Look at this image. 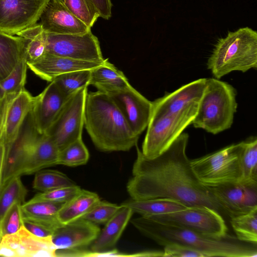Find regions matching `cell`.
Listing matches in <instances>:
<instances>
[{"label": "cell", "instance_id": "obj_1", "mask_svg": "<svg viewBox=\"0 0 257 257\" xmlns=\"http://www.w3.org/2000/svg\"><path fill=\"white\" fill-rule=\"evenodd\" d=\"M189 135L182 133L166 149L153 159L146 158L137 146V157L133 177L126 190L137 200L164 198L178 201L187 207L206 206L224 218H228L208 187L194 174L187 157Z\"/></svg>", "mask_w": 257, "mask_h": 257}, {"label": "cell", "instance_id": "obj_2", "mask_svg": "<svg viewBox=\"0 0 257 257\" xmlns=\"http://www.w3.org/2000/svg\"><path fill=\"white\" fill-rule=\"evenodd\" d=\"M85 127L96 148L102 152L127 151L139 139L111 97L97 90L87 92Z\"/></svg>", "mask_w": 257, "mask_h": 257}, {"label": "cell", "instance_id": "obj_3", "mask_svg": "<svg viewBox=\"0 0 257 257\" xmlns=\"http://www.w3.org/2000/svg\"><path fill=\"white\" fill-rule=\"evenodd\" d=\"M131 223L142 234L160 245L176 243L203 252L207 257H256L257 244L242 241L229 234L221 237L205 236L163 224L141 216Z\"/></svg>", "mask_w": 257, "mask_h": 257}, {"label": "cell", "instance_id": "obj_4", "mask_svg": "<svg viewBox=\"0 0 257 257\" xmlns=\"http://www.w3.org/2000/svg\"><path fill=\"white\" fill-rule=\"evenodd\" d=\"M207 68L220 79L232 71L257 67V32L248 27L228 32L219 39L208 59Z\"/></svg>", "mask_w": 257, "mask_h": 257}, {"label": "cell", "instance_id": "obj_5", "mask_svg": "<svg viewBox=\"0 0 257 257\" xmlns=\"http://www.w3.org/2000/svg\"><path fill=\"white\" fill-rule=\"evenodd\" d=\"M236 94L231 85L215 78H206L192 124L213 135L228 130L233 123L237 107Z\"/></svg>", "mask_w": 257, "mask_h": 257}, {"label": "cell", "instance_id": "obj_6", "mask_svg": "<svg viewBox=\"0 0 257 257\" xmlns=\"http://www.w3.org/2000/svg\"><path fill=\"white\" fill-rule=\"evenodd\" d=\"M243 142L232 144L202 157L190 160L192 169L205 186L240 182Z\"/></svg>", "mask_w": 257, "mask_h": 257}, {"label": "cell", "instance_id": "obj_7", "mask_svg": "<svg viewBox=\"0 0 257 257\" xmlns=\"http://www.w3.org/2000/svg\"><path fill=\"white\" fill-rule=\"evenodd\" d=\"M197 108L179 112L152 110L141 150L148 159H153L167 149L192 122Z\"/></svg>", "mask_w": 257, "mask_h": 257}, {"label": "cell", "instance_id": "obj_8", "mask_svg": "<svg viewBox=\"0 0 257 257\" xmlns=\"http://www.w3.org/2000/svg\"><path fill=\"white\" fill-rule=\"evenodd\" d=\"M146 217L207 236L221 237L227 234L224 218L215 210L206 206L189 207L174 212Z\"/></svg>", "mask_w": 257, "mask_h": 257}, {"label": "cell", "instance_id": "obj_9", "mask_svg": "<svg viewBox=\"0 0 257 257\" xmlns=\"http://www.w3.org/2000/svg\"><path fill=\"white\" fill-rule=\"evenodd\" d=\"M87 87L78 89L68 97L54 121L45 133L55 143L60 151L82 138Z\"/></svg>", "mask_w": 257, "mask_h": 257}, {"label": "cell", "instance_id": "obj_10", "mask_svg": "<svg viewBox=\"0 0 257 257\" xmlns=\"http://www.w3.org/2000/svg\"><path fill=\"white\" fill-rule=\"evenodd\" d=\"M46 53L80 61L105 60L98 39L91 31L83 34L46 33Z\"/></svg>", "mask_w": 257, "mask_h": 257}, {"label": "cell", "instance_id": "obj_11", "mask_svg": "<svg viewBox=\"0 0 257 257\" xmlns=\"http://www.w3.org/2000/svg\"><path fill=\"white\" fill-rule=\"evenodd\" d=\"M40 134L34 123L31 110L16 139L5 148L2 189L12 179L23 175L30 153Z\"/></svg>", "mask_w": 257, "mask_h": 257}, {"label": "cell", "instance_id": "obj_12", "mask_svg": "<svg viewBox=\"0 0 257 257\" xmlns=\"http://www.w3.org/2000/svg\"><path fill=\"white\" fill-rule=\"evenodd\" d=\"M50 0H0V32L17 35L35 25Z\"/></svg>", "mask_w": 257, "mask_h": 257}, {"label": "cell", "instance_id": "obj_13", "mask_svg": "<svg viewBox=\"0 0 257 257\" xmlns=\"http://www.w3.org/2000/svg\"><path fill=\"white\" fill-rule=\"evenodd\" d=\"M206 186L229 219L257 208V185L234 182Z\"/></svg>", "mask_w": 257, "mask_h": 257}, {"label": "cell", "instance_id": "obj_14", "mask_svg": "<svg viewBox=\"0 0 257 257\" xmlns=\"http://www.w3.org/2000/svg\"><path fill=\"white\" fill-rule=\"evenodd\" d=\"M106 93L111 97L119 108L133 132L140 136L148 124L152 102L132 86Z\"/></svg>", "mask_w": 257, "mask_h": 257}, {"label": "cell", "instance_id": "obj_15", "mask_svg": "<svg viewBox=\"0 0 257 257\" xmlns=\"http://www.w3.org/2000/svg\"><path fill=\"white\" fill-rule=\"evenodd\" d=\"M206 78H200L183 85L152 102V110L179 112L197 108L203 94Z\"/></svg>", "mask_w": 257, "mask_h": 257}, {"label": "cell", "instance_id": "obj_16", "mask_svg": "<svg viewBox=\"0 0 257 257\" xmlns=\"http://www.w3.org/2000/svg\"><path fill=\"white\" fill-rule=\"evenodd\" d=\"M100 227L84 219H78L58 226L51 236L57 249L78 248L90 244L97 237Z\"/></svg>", "mask_w": 257, "mask_h": 257}, {"label": "cell", "instance_id": "obj_17", "mask_svg": "<svg viewBox=\"0 0 257 257\" xmlns=\"http://www.w3.org/2000/svg\"><path fill=\"white\" fill-rule=\"evenodd\" d=\"M40 20L46 33L57 34H83L91 28L73 15L62 4L50 0Z\"/></svg>", "mask_w": 257, "mask_h": 257}, {"label": "cell", "instance_id": "obj_18", "mask_svg": "<svg viewBox=\"0 0 257 257\" xmlns=\"http://www.w3.org/2000/svg\"><path fill=\"white\" fill-rule=\"evenodd\" d=\"M67 98L54 81L50 82L40 94L35 96L32 112L39 133L43 134L46 132Z\"/></svg>", "mask_w": 257, "mask_h": 257}, {"label": "cell", "instance_id": "obj_19", "mask_svg": "<svg viewBox=\"0 0 257 257\" xmlns=\"http://www.w3.org/2000/svg\"><path fill=\"white\" fill-rule=\"evenodd\" d=\"M80 61L58 56L46 53L43 57L32 62L27 63L36 75L42 79L51 82L57 76L72 71L92 70L104 62Z\"/></svg>", "mask_w": 257, "mask_h": 257}, {"label": "cell", "instance_id": "obj_20", "mask_svg": "<svg viewBox=\"0 0 257 257\" xmlns=\"http://www.w3.org/2000/svg\"><path fill=\"white\" fill-rule=\"evenodd\" d=\"M1 242L13 250L17 257H54L57 248L53 244L51 237H38L24 226L16 233L4 236Z\"/></svg>", "mask_w": 257, "mask_h": 257}, {"label": "cell", "instance_id": "obj_21", "mask_svg": "<svg viewBox=\"0 0 257 257\" xmlns=\"http://www.w3.org/2000/svg\"><path fill=\"white\" fill-rule=\"evenodd\" d=\"M35 101L25 88L10 102L7 112L1 141L6 148L17 138L26 116L32 110Z\"/></svg>", "mask_w": 257, "mask_h": 257}, {"label": "cell", "instance_id": "obj_22", "mask_svg": "<svg viewBox=\"0 0 257 257\" xmlns=\"http://www.w3.org/2000/svg\"><path fill=\"white\" fill-rule=\"evenodd\" d=\"M134 213L130 207L121 205L119 209L105 223L102 231L100 230L96 238L90 244L91 250L102 252L113 248Z\"/></svg>", "mask_w": 257, "mask_h": 257}, {"label": "cell", "instance_id": "obj_23", "mask_svg": "<svg viewBox=\"0 0 257 257\" xmlns=\"http://www.w3.org/2000/svg\"><path fill=\"white\" fill-rule=\"evenodd\" d=\"M60 151L45 134H40L28 157L23 175L35 174L43 169L57 165Z\"/></svg>", "mask_w": 257, "mask_h": 257}, {"label": "cell", "instance_id": "obj_24", "mask_svg": "<svg viewBox=\"0 0 257 257\" xmlns=\"http://www.w3.org/2000/svg\"><path fill=\"white\" fill-rule=\"evenodd\" d=\"M26 58V42L19 36L0 32V82L13 71L20 61Z\"/></svg>", "mask_w": 257, "mask_h": 257}, {"label": "cell", "instance_id": "obj_25", "mask_svg": "<svg viewBox=\"0 0 257 257\" xmlns=\"http://www.w3.org/2000/svg\"><path fill=\"white\" fill-rule=\"evenodd\" d=\"M89 85L97 90L107 93L127 88L132 85L123 73L105 59L103 63L91 70Z\"/></svg>", "mask_w": 257, "mask_h": 257}, {"label": "cell", "instance_id": "obj_26", "mask_svg": "<svg viewBox=\"0 0 257 257\" xmlns=\"http://www.w3.org/2000/svg\"><path fill=\"white\" fill-rule=\"evenodd\" d=\"M100 200L96 193L81 189L63 204L58 212V220L64 224L80 219Z\"/></svg>", "mask_w": 257, "mask_h": 257}, {"label": "cell", "instance_id": "obj_27", "mask_svg": "<svg viewBox=\"0 0 257 257\" xmlns=\"http://www.w3.org/2000/svg\"><path fill=\"white\" fill-rule=\"evenodd\" d=\"M120 205L130 207L134 213L139 214L143 217L174 212L188 207L178 201L164 198L142 200L131 199Z\"/></svg>", "mask_w": 257, "mask_h": 257}, {"label": "cell", "instance_id": "obj_28", "mask_svg": "<svg viewBox=\"0 0 257 257\" xmlns=\"http://www.w3.org/2000/svg\"><path fill=\"white\" fill-rule=\"evenodd\" d=\"M64 203L47 201L25 202L22 205L23 217L37 220L56 228L61 224L57 214Z\"/></svg>", "mask_w": 257, "mask_h": 257}, {"label": "cell", "instance_id": "obj_29", "mask_svg": "<svg viewBox=\"0 0 257 257\" xmlns=\"http://www.w3.org/2000/svg\"><path fill=\"white\" fill-rule=\"evenodd\" d=\"M17 35L25 40L27 63L36 61L46 53V32L40 24H36Z\"/></svg>", "mask_w": 257, "mask_h": 257}, {"label": "cell", "instance_id": "obj_30", "mask_svg": "<svg viewBox=\"0 0 257 257\" xmlns=\"http://www.w3.org/2000/svg\"><path fill=\"white\" fill-rule=\"evenodd\" d=\"M241 183L257 185V139L243 141L241 155Z\"/></svg>", "mask_w": 257, "mask_h": 257}, {"label": "cell", "instance_id": "obj_31", "mask_svg": "<svg viewBox=\"0 0 257 257\" xmlns=\"http://www.w3.org/2000/svg\"><path fill=\"white\" fill-rule=\"evenodd\" d=\"M229 221L238 239L257 244V208L231 218Z\"/></svg>", "mask_w": 257, "mask_h": 257}, {"label": "cell", "instance_id": "obj_32", "mask_svg": "<svg viewBox=\"0 0 257 257\" xmlns=\"http://www.w3.org/2000/svg\"><path fill=\"white\" fill-rule=\"evenodd\" d=\"M28 190L23 184L21 176L10 180L0 192V220L9 208L15 203L25 202Z\"/></svg>", "mask_w": 257, "mask_h": 257}, {"label": "cell", "instance_id": "obj_33", "mask_svg": "<svg viewBox=\"0 0 257 257\" xmlns=\"http://www.w3.org/2000/svg\"><path fill=\"white\" fill-rule=\"evenodd\" d=\"M76 185L65 174L56 170H41L35 173L33 188L41 192Z\"/></svg>", "mask_w": 257, "mask_h": 257}, {"label": "cell", "instance_id": "obj_34", "mask_svg": "<svg viewBox=\"0 0 257 257\" xmlns=\"http://www.w3.org/2000/svg\"><path fill=\"white\" fill-rule=\"evenodd\" d=\"M91 70H80L60 75L52 81L67 97L78 89L89 85Z\"/></svg>", "mask_w": 257, "mask_h": 257}, {"label": "cell", "instance_id": "obj_35", "mask_svg": "<svg viewBox=\"0 0 257 257\" xmlns=\"http://www.w3.org/2000/svg\"><path fill=\"white\" fill-rule=\"evenodd\" d=\"M89 158L88 149L81 138L60 151L57 165L78 166L86 164Z\"/></svg>", "mask_w": 257, "mask_h": 257}, {"label": "cell", "instance_id": "obj_36", "mask_svg": "<svg viewBox=\"0 0 257 257\" xmlns=\"http://www.w3.org/2000/svg\"><path fill=\"white\" fill-rule=\"evenodd\" d=\"M28 68L26 58L22 59L13 71L0 82V90L7 95H16L25 89Z\"/></svg>", "mask_w": 257, "mask_h": 257}, {"label": "cell", "instance_id": "obj_37", "mask_svg": "<svg viewBox=\"0 0 257 257\" xmlns=\"http://www.w3.org/2000/svg\"><path fill=\"white\" fill-rule=\"evenodd\" d=\"M63 5L73 15L91 28L97 19L98 13L89 0H63Z\"/></svg>", "mask_w": 257, "mask_h": 257}, {"label": "cell", "instance_id": "obj_38", "mask_svg": "<svg viewBox=\"0 0 257 257\" xmlns=\"http://www.w3.org/2000/svg\"><path fill=\"white\" fill-rule=\"evenodd\" d=\"M22 204L16 202L7 211L0 220V236H3L17 232L23 226Z\"/></svg>", "mask_w": 257, "mask_h": 257}, {"label": "cell", "instance_id": "obj_39", "mask_svg": "<svg viewBox=\"0 0 257 257\" xmlns=\"http://www.w3.org/2000/svg\"><path fill=\"white\" fill-rule=\"evenodd\" d=\"M120 207V205L100 200L81 218L96 224L105 223Z\"/></svg>", "mask_w": 257, "mask_h": 257}, {"label": "cell", "instance_id": "obj_40", "mask_svg": "<svg viewBox=\"0 0 257 257\" xmlns=\"http://www.w3.org/2000/svg\"><path fill=\"white\" fill-rule=\"evenodd\" d=\"M81 189L79 186L75 185L49 191L41 192L36 194L28 201H47L53 202L65 203L78 193Z\"/></svg>", "mask_w": 257, "mask_h": 257}, {"label": "cell", "instance_id": "obj_41", "mask_svg": "<svg viewBox=\"0 0 257 257\" xmlns=\"http://www.w3.org/2000/svg\"><path fill=\"white\" fill-rule=\"evenodd\" d=\"M165 257H207L206 254L191 247L176 243L164 246Z\"/></svg>", "mask_w": 257, "mask_h": 257}, {"label": "cell", "instance_id": "obj_42", "mask_svg": "<svg viewBox=\"0 0 257 257\" xmlns=\"http://www.w3.org/2000/svg\"><path fill=\"white\" fill-rule=\"evenodd\" d=\"M23 226L33 234L42 238L51 237L56 228L45 223L23 217Z\"/></svg>", "mask_w": 257, "mask_h": 257}, {"label": "cell", "instance_id": "obj_43", "mask_svg": "<svg viewBox=\"0 0 257 257\" xmlns=\"http://www.w3.org/2000/svg\"><path fill=\"white\" fill-rule=\"evenodd\" d=\"M98 13L99 17L108 20L111 16V0H89Z\"/></svg>", "mask_w": 257, "mask_h": 257}, {"label": "cell", "instance_id": "obj_44", "mask_svg": "<svg viewBox=\"0 0 257 257\" xmlns=\"http://www.w3.org/2000/svg\"><path fill=\"white\" fill-rule=\"evenodd\" d=\"M16 95H5L0 90V141L3 135L5 120L9 105Z\"/></svg>", "mask_w": 257, "mask_h": 257}, {"label": "cell", "instance_id": "obj_45", "mask_svg": "<svg viewBox=\"0 0 257 257\" xmlns=\"http://www.w3.org/2000/svg\"><path fill=\"white\" fill-rule=\"evenodd\" d=\"M5 157V147L4 143L0 141V192L2 188V180Z\"/></svg>", "mask_w": 257, "mask_h": 257}, {"label": "cell", "instance_id": "obj_46", "mask_svg": "<svg viewBox=\"0 0 257 257\" xmlns=\"http://www.w3.org/2000/svg\"><path fill=\"white\" fill-rule=\"evenodd\" d=\"M55 2H56V3H59V4H61L62 5H63V0H52Z\"/></svg>", "mask_w": 257, "mask_h": 257}, {"label": "cell", "instance_id": "obj_47", "mask_svg": "<svg viewBox=\"0 0 257 257\" xmlns=\"http://www.w3.org/2000/svg\"><path fill=\"white\" fill-rule=\"evenodd\" d=\"M1 236H0V241H1Z\"/></svg>", "mask_w": 257, "mask_h": 257}]
</instances>
